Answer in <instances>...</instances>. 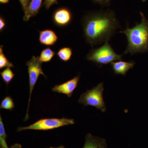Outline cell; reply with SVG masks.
I'll return each mask as SVG.
<instances>
[{
  "mask_svg": "<svg viewBox=\"0 0 148 148\" xmlns=\"http://www.w3.org/2000/svg\"><path fill=\"white\" fill-rule=\"evenodd\" d=\"M82 22L84 36L92 47L108 42L121 28L115 13L110 9L88 12L83 16Z\"/></svg>",
  "mask_w": 148,
  "mask_h": 148,
  "instance_id": "obj_1",
  "label": "cell"
},
{
  "mask_svg": "<svg viewBox=\"0 0 148 148\" xmlns=\"http://www.w3.org/2000/svg\"><path fill=\"white\" fill-rule=\"evenodd\" d=\"M142 21L138 22L132 28L127 25L126 29L120 33L127 37V45L123 54L130 53L131 55L138 53L148 52V20L142 12H140Z\"/></svg>",
  "mask_w": 148,
  "mask_h": 148,
  "instance_id": "obj_2",
  "label": "cell"
},
{
  "mask_svg": "<svg viewBox=\"0 0 148 148\" xmlns=\"http://www.w3.org/2000/svg\"><path fill=\"white\" fill-rule=\"evenodd\" d=\"M122 56L123 55L116 53L110 45L106 42L101 47L91 49L87 54L86 58L98 66H103L114 61H122Z\"/></svg>",
  "mask_w": 148,
  "mask_h": 148,
  "instance_id": "obj_3",
  "label": "cell"
},
{
  "mask_svg": "<svg viewBox=\"0 0 148 148\" xmlns=\"http://www.w3.org/2000/svg\"><path fill=\"white\" fill-rule=\"evenodd\" d=\"M104 90L103 83L101 82L92 89L82 93L79 99L78 102L84 106L95 107L103 112H105L106 108L103 97Z\"/></svg>",
  "mask_w": 148,
  "mask_h": 148,
  "instance_id": "obj_4",
  "label": "cell"
},
{
  "mask_svg": "<svg viewBox=\"0 0 148 148\" xmlns=\"http://www.w3.org/2000/svg\"><path fill=\"white\" fill-rule=\"evenodd\" d=\"M75 123L74 119L64 118L62 119H43L38 121L29 126L18 127L17 132L29 130L46 131Z\"/></svg>",
  "mask_w": 148,
  "mask_h": 148,
  "instance_id": "obj_5",
  "label": "cell"
},
{
  "mask_svg": "<svg viewBox=\"0 0 148 148\" xmlns=\"http://www.w3.org/2000/svg\"><path fill=\"white\" fill-rule=\"evenodd\" d=\"M42 62L40 61L39 56H32V59L30 61H27V66L28 67V73L29 75V97L28 101V108L27 114L24 119V121H27L29 119V111L31 97L33 89L36 83L37 80L40 75H42L43 76L47 77L43 71L42 68Z\"/></svg>",
  "mask_w": 148,
  "mask_h": 148,
  "instance_id": "obj_6",
  "label": "cell"
},
{
  "mask_svg": "<svg viewBox=\"0 0 148 148\" xmlns=\"http://www.w3.org/2000/svg\"><path fill=\"white\" fill-rule=\"evenodd\" d=\"M52 18L56 25L59 27H65L71 22L73 14L70 9L62 7L54 11Z\"/></svg>",
  "mask_w": 148,
  "mask_h": 148,
  "instance_id": "obj_7",
  "label": "cell"
},
{
  "mask_svg": "<svg viewBox=\"0 0 148 148\" xmlns=\"http://www.w3.org/2000/svg\"><path fill=\"white\" fill-rule=\"evenodd\" d=\"M79 75L77 76L64 83L56 85L52 88V91L65 94L70 98L71 97L74 90L77 86L79 80Z\"/></svg>",
  "mask_w": 148,
  "mask_h": 148,
  "instance_id": "obj_8",
  "label": "cell"
},
{
  "mask_svg": "<svg viewBox=\"0 0 148 148\" xmlns=\"http://www.w3.org/2000/svg\"><path fill=\"white\" fill-rule=\"evenodd\" d=\"M39 42L43 45L51 46L55 44L58 37L55 32L50 29H46L39 32Z\"/></svg>",
  "mask_w": 148,
  "mask_h": 148,
  "instance_id": "obj_9",
  "label": "cell"
},
{
  "mask_svg": "<svg viewBox=\"0 0 148 148\" xmlns=\"http://www.w3.org/2000/svg\"><path fill=\"white\" fill-rule=\"evenodd\" d=\"M135 63L134 61L126 62L119 61L116 62H112L110 64L112 69L115 74L122 75L125 76L130 69H133Z\"/></svg>",
  "mask_w": 148,
  "mask_h": 148,
  "instance_id": "obj_10",
  "label": "cell"
},
{
  "mask_svg": "<svg viewBox=\"0 0 148 148\" xmlns=\"http://www.w3.org/2000/svg\"><path fill=\"white\" fill-rule=\"evenodd\" d=\"M43 0H31L27 10L24 12L23 20L29 21L31 17L36 16L43 6Z\"/></svg>",
  "mask_w": 148,
  "mask_h": 148,
  "instance_id": "obj_11",
  "label": "cell"
},
{
  "mask_svg": "<svg viewBox=\"0 0 148 148\" xmlns=\"http://www.w3.org/2000/svg\"><path fill=\"white\" fill-rule=\"evenodd\" d=\"M105 139L93 136L88 133L86 136V141L82 148H107Z\"/></svg>",
  "mask_w": 148,
  "mask_h": 148,
  "instance_id": "obj_12",
  "label": "cell"
},
{
  "mask_svg": "<svg viewBox=\"0 0 148 148\" xmlns=\"http://www.w3.org/2000/svg\"><path fill=\"white\" fill-rule=\"evenodd\" d=\"M56 54L58 58L61 61L67 62L71 58L73 55V51L71 48L63 47L58 51Z\"/></svg>",
  "mask_w": 148,
  "mask_h": 148,
  "instance_id": "obj_13",
  "label": "cell"
},
{
  "mask_svg": "<svg viewBox=\"0 0 148 148\" xmlns=\"http://www.w3.org/2000/svg\"><path fill=\"white\" fill-rule=\"evenodd\" d=\"M55 55V51L52 50L50 47L45 49L41 52L39 59L42 63H47L51 61Z\"/></svg>",
  "mask_w": 148,
  "mask_h": 148,
  "instance_id": "obj_14",
  "label": "cell"
},
{
  "mask_svg": "<svg viewBox=\"0 0 148 148\" xmlns=\"http://www.w3.org/2000/svg\"><path fill=\"white\" fill-rule=\"evenodd\" d=\"M7 135L6 133L5 128L3 122L2 118L0 116V147L1 148H9L6 143Z\"/></svg>",
  "mask_w": 148,
  "mask_h": 148,
  "instance_id": "obj_15",
  "label": "cell"
},
{
  "mask_svg": "<svg viewBox=\"0 0 148 148\" xmlns=\"http://www.w3.org/2000/svg\"><path fill=\"white\" fill-rule=\"evenodd\" d=\"M0 74L3 80L7 85L9 84L12 81L13 78L15 76V75L11 70L10 67H7L3 71L0 73Z\"/></svg>",
  "mask_w": 148,
  "mask_h": 148,
  "instance_id": "obj_16",
  "label": "cell"
},
{
  "mask_svg": "<svg viewBox=\"0 0 148 148\" xmlns=\"http://www.w3.org/2000/svg\"><path fill=\"white\" fill-rule=\"evenodd\" d=\"M3 46L1 45L0 47V69H3L7 67H14V66L12 63L10 62L6 57L5 55L3 53Z\"/></svg>",
  "mask_w": 148,
  "mask_h": 148,
  "instance_id": "obj_17",
  "label": "cell"
},
{
  "mask_svg": "<svg viewBox=\"0 0 148 148\" xmlns=\"http://www.w3.org/2000/svg\"><path fill=\"white\" fill-rule=\"evenodd\" d=\"M14 104L13 99L10 96L4 98L0 105V108L12 111L14 109Z\"/></svg>",
  "mask_w": 148,
  "mask_h": 148,
  "instance_id": "obj_18",
  "label": "cell"
},
{
  "mask_svg": "<svg viewBox=\"0 0 148 148\" xmlns=\"http://www.w3.org/2000/svg\"><path fill=\"white\" fill-rule=\"evenodd\" d=\"M57 0H45L43 6L46 10H49L51 7L54 4H58Z\"/></svg>",
  "mask_w": 148,
  "mask_h": 148,
  "instance_id": "obj_19",
  "label": "cell"
},
{
  "mask_svg": "<svg viewBox=\"0 0 148 148\" xmlns=\"http://www.w3.org/2000/svg\"><path fill=\"white\" fill-rule=\"evenodd\" d=\"M94 3L102 6H108L110 5L111 0H92Z\"/></svg>",
  "mask_w": 148,
  "mask_h": 148,
  "instance_id": "obj_20",
  "label": "cell"
},
{
  "mask_svg": "<svg viewBox=\"0 0 148 148\" xmlns=\"http://www.w3.org/2000/svg\"><path fill=\"white\" fill-rule=\"evenodd\" d=\"M18 1L21 4L22 10L24 11V12H25L31 2V0H18Z\"/></svg>",
  "mask_w": 148,
  "mask_h": 148,
  "instance_id": "obj_21",
  "label": "cell"
},
{
  "mask_svg": "<svg viewBox=\"0 0 148 148\" xmlns=\"http://www.w3.org/2000/svg\"><path fill=\"white\" fill-rule=\"evenodd\" d=\"M6 27V23L2 16L0 17V31L1 32Z\"/></svg>",
  "mask_w": 148,
  "mask_h": 148,
  "instance_id": "obj_22",
  "label": "cell"
},
{
  "mask_svg": "<svg viewBox=\"0 0 148 148\" xmlns=\"http://www.w3.org/2000/svg\"><path fill=\"white\" fill-rule=\"evenodd\" d=\"M9 148H22V146L20 144L16 143V144H14L13 145L11 146Z\"/></svg>",
  "mask_w": 148,
  "mask_h": 148,
  "instance_id": "obj_23",
  "label": "cell"
},
{
  "mask_svg": "<svg viewBox=\"0 0 148 148\" xmlns=\"http://www.w3.org/2000/svg\"><path fill=\"white\" fill-rule=\"evenodd\" d=\"M9 1L10 0H0V3H1V4H3L8 3Z\"/></svg>",
  "mask_w": 148,
  "mask_h": 148,
  "instance_id": "obj_24",
  "label": "cell"
},
{
  "mask_svg": "<svg viewBox=\"0 0 148 148\" xmlns=\"http://www.w3.org/2000/svg\"><path fill=\"white\" fill-rule=\"evenodd\" d=\"M49 148H65V147L63 145L59 146V147H51Z\"/></svg>",
  "mask_w": 148,
  "mask_h": 148,
  "instance_id": "obj_25",
  "label": "cell"
},
{
  "mask_svg": "<svg viewBox=\"0 0 148 148\" xmlns=\"http://www.w3.org/2000/svg\"><path fill=\"white\" fill-rule=\"evenodd\" d=\"M147 1V0H142V1L143 2H145L146 1Z\"/></svg>",
  "mask_w": 148,
  "mask_h": 148,
  "instance_id": "obj_26",
  "label": "cell"
}]
</instances>
